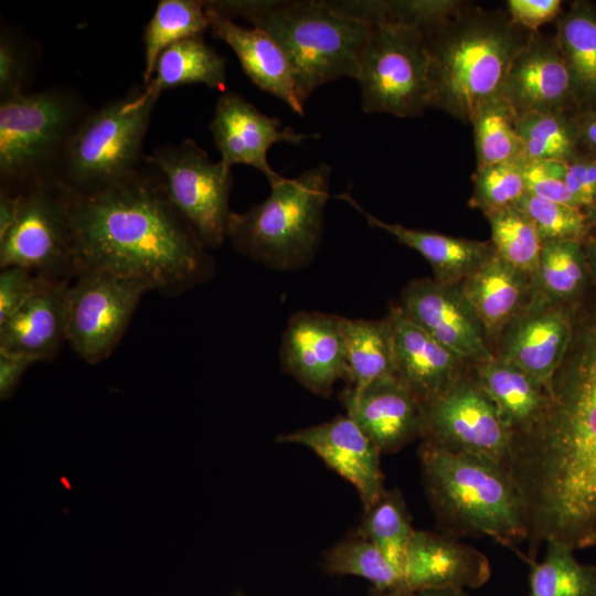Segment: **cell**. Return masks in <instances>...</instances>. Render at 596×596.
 <instances>
[{"instance_id": "1", "label": "cell", "mask_w": 596, "mask_h": 596, "mask_svg": "<svg viewBox=\"0 0 596 596\" xmlns=\"http://www.w3.org/2000/svg\"><path fill=\"white\" fill-rule=\"evenodd\" d=\"M568 351L544 416L513 440L510 470L526 501L531 542L576 549L596 529V318Z\"/></svg>"}, {"instance_id": "2", "label": "cell", "mask_w": 596, "mask_h": 596, "mask_svg": "<svg viewBox=\"0 0 596 596\" xmlns=\"http://www.w3.org/2000/svg\"><path fill=\"white\" fill-rule=\"evenodd\" d=\"M58 185L77 274L136 278L166 296L180 295L213 276V257L170 202L159 173L138 168L88 193Z\"/></svg>"}, {"instance_id": "3", "label": "cell", "mask_w": 596, "mask_h": 596, "mask_svg": "<svg viewBox=\"0 0 596 596\" xmlns=\"http://www.w3.org/2000/svg\"><path fill=\"white\" fill-rule=\"evenodd\" d=\"M531 33L514 23L507 10L465 2L445 24L425 35L432 107L469 123L482 104L501 94Z\"/></svg>"}, {"instance_id": "4", "label": "cell", "mask_w": 596, "mask_h": 596, "mask_svg": "<svg viewBox=\"0 0 596 596\" xmlns=\"http://www.w3.org/2000/svg\"><path fill=\"white\" fill-rule=\"evenodd\" d=\"M419 459L426 491L444 533L489 536L517 552V544L528 541L526 501L508 467L427 440L419 448Z\"/></svg>"}, {"instance_id": "5", "label": "cell", "mask_w": 596, "mask_h": 596, "mask_svg": "<svg viewBox=\"0 0 596 596\" xmlns=\"http://www.w3.org/2000/svg\"><path fill=\"white\" fill-rule=\"evenodd\" d=\"M205 8L231 20L243 18L268 33L292 64L304 105L321 85L341 77L356 79L372 29L326 1H205Z\"/></svg>"}, {"instance_id": "6", "label": "cell", "mask_w": 596, "mask_h": 596, "mask_svg": "<svg viewBox=\"0 0 596 596\" xmlns=\"http://www.w3.org/2000/svg\"><path fill=\"white\" fill-rule=\"evenodd\" d=\"M330 173L320 163L296 178L283 177L263 202L232 212L227 240L238 253L272 269L307 266L320 243Z\"/></svg>"}, {"instance_id": "7", "label": "cell", "mask_w": 596, "mask_h": 596, "mask_svg": "<svg viewBox=\"0 0 596 596\" xmlns=\"http://www.w3.org/2000/svg\"><path fill=\"white\" fill-rule=\"evenodd\" d=\"M91 110L67 87L0 99V190L21 192L56 181L68 145Z\"/></svg>"}, {"instance_id": "8", "label": "cell", "mask_w": 596, "mask_h": 596, "mask_svg": "<svg viewBox=\"0 0 596 596\" xmlns=\"http://www.w3.org/2000/svg\"><path fill=\"white\" fill-rule=\"evenodd\" d=\"M134 86L91 113L73 136L57 182L75 192L100 190L140 168L141 149L157 102L139 100Z\"/></svg>"}, {"instance_id": "9", "label": "cell", "mask_w": 596, "mask_h": 596, "mask_svg": "<svg viewBox=\"0 0 596 596\" xmlns=\"http://www.w3.org/2000/svg\"><path fill=\"white\" fill-rule=\"evenodd\" d=\"M356 81L364 113L402 118L432 107L430 55L423 32L383 24L371 29Z\"/></svg>"}, {"instance_id": "10", "label": "cell", "mask_w": 596, "mask_h": 596, "mask_svg": "<svg viewBox=\"0 0 596 596\" xmlns=\"http://www.w3.org/2000/svg\"><path fill=\"white\" fill-rule=\"evenodd\" d=\"M143 161L159 172L164 191L206 248L227 240L231 169L213 161L194 140L156 148Z\"/></svg>"}, {"instance_id": "11", "label": "cell", "mask_w": 596, "mask_h": 596, "mask_svg": "<svg viewBox=\"0 0 596 596\" xmlns=\"http://www.w3.org/2000/svg\"><path fill=\"white\" fill-rule=\"evenodd\" d=\"M150 286L107 272H82L67 294L66 340L87 363L111 354Z\"/></svg>"}, {"instance_id": "12", "label": "cell", "mask_w": 596, "mask_h": 596, "mask_svg": "<svg viewBox=\"0 0 596 596\" xmlns=\"http://www.w3.org/2000/svg\"><path fill=\"white\" fill-rule=\"evenodd\" d=\"M19 214L0 237V268L19 266L53 280L77 275L73 238L57 181L21 192Z\"/></svg>"}, {"instance_id": "13", "label": "cell", "mask_w": 596, "mask_h": 596, "mask_svg": "<svg viewBox=\"0 0 596 596\" xmlns=\"http://www.w3.org/2000/svg\"><path fill=\"white\" fill-rule=\"evenodd\" d=\"M423 439L456 453L486 457L509 468L513 434L498 406L477 382L464 374L424 403Z\"/></svg>"}, {"instance_id": "14", "label": "cell", "mask_w": 596, "mask_h": 596, "mask_svg": "<svg viewBox=\"0 0 596 596\" xmlns=\"http://www.w3.org/2000/svg\"><path fill=\"white\" fill-rule=\"evenodd\" d=\"M283 370L311 393L328 397L338 381L347 376L342 316L320 311H298L281 338Z\"/></svg>"}, {"instance_id": "15", "label": "cell", "mask_w": 596, "mask_h": 596, "mask_svg": "<svg viewBox=\"0 0 596 596\" xmlns=\"http://www.w3.org/2000/svg\"><path fill=\"white\" fill-rule=\"evenodd\" d=\"M209 128L225 167L251 166L266 177L269 185L283 178L267 160L272 146L280 141L301 145L319 136L284 126L279 118L265 115L236 92L219 96Z\"/></svg>"}, {"instance_id": "16", "label": "cell", "mask_w": 596, "mask_h": 596, "mask_svg": "<svg viewBox=\"0 0 596 596\" xmlns=\"http://www.w3.org/2000/svg\"><path fill=\"white\" fill-rule=\"evenodd\" d=\"M400 306L413 321L464 361L470 359L479 363L493 356L486 344L487 332L460 284L415 279L403 289Z\"/></svg>"}, {"instance_id": "17", "label": "cell", "mask_w": 596, "mask_h": 596, "mask_svg": "<svg viewBox=\"0 0 596 596\" xmlns=\"http://www.w3.org/2000/svg\"><path fill=\"white\" fill-rule=\"evenodd\" d=\"M499 356L525 371L550 393L573 340L564 304L535 292L531 302L502 330Z\"/></svg>"}, {"instance_id": "18", "label": "cell", "mask_w": 596, "mask_h": 596, "mask_svg": "<svg viewBox=\"0 0 596 596\" xmlns=\"http://www.w3.org/2000/svg\"><path fill=\"white\" fill-rule=\"evenodd\" d=\"M340 401L381 453H395L424 436V404L400 375L362 389L347 386Z\"/></svg>"}, {"instance_id": "19", "label": "cell", "mask_w": 596, "mask_h": 596, "mask_svg": "<svg viewBox=\"0 0 596 596\" xmlns=\"http://www.w3.org/2000/svg\"><path fill=\"white\" fill-rule=\"evenodd\" d=\"M501 95L518 116L579 110L555 35L531 33L511 64Z\"/></svg>"}, {"instance_id": "20", "label": "cell", "mask_w": 596, "mask_h": 596, "mask_svg": "<svg viewBox=\"0 0 596 596\" xmlns=\"http://www.w3.org/2000/svg\"><path fill=\"white\" fill-rule=\"evenodd\" d=\"M279 443L311 449L356 489L364 510L385 491L381 450L347 414L278 436Z\"/></svg>"}, {"instance_id": "21", "label": "cell", "mask_w": 596, "mask_h": 596, "mask_svg": "<svg viewBox=\"0 0 596 596\" xmlns=\"http://www.w3.org/2000/svg\"><path fill=\"white\" fill-rule=\"evenodd\" d=\"M491 576L487 556L446 533L415 530L407 544L404 592L477 588Z\"/></svg>"}, {"instance_id": "22", "label": "cell", "mask_w": 596, "mask_h": 596, "mask_svg": "<svg viewBox=\"0 0 596 596\" xmlns=\"http://www.w3.org/2000/svg\"><path fill=\"white\" fill-rule=\"evenodd\" d=\"M205 10L209 30L233 50L249 79L302 116L305 105L298 94L292 64L284 49L262 29L245 28L207 8Z\"/></svg>"}, {"instance_id": "23", "label": "cell", "mask_w": 596, "mask_h": 596, "mask_svg": "<svg viewBox=\"0 0 596 596\" xmlns=\"http://www.w3.org/2000/svg\"><path fill=\"white\" fill-rule=\"evenodd\" d=\"M391 320L398 375L424 403L462 375L464 360L439 343L401 308L392 306Z\"/></svg>"}, {"instance_id": "24", "label": "cell", "mask_w": 596, "mask_h": 596, "mask_svg": "<svg viewBox=\"0 0 596 596\" xmlns=\"http://www.w3.org/2000/svg\"><path fill=\"white\" fill-rule=\"evenodd\" d=\"M70 280L53 281L0 324V351L51 361L66 340Z\"/></svg>"}, {"instance_id": "25", "label": "cell", "mask_w": 596, "mask_h": 596, "mask_svg": "<svg viewBox=\"0 0 596 596\" xmlns=\"http://www.w3.org/2000/svg\"><path fill=\"white\" fill-rule=\"evenodd\" d=\"M460 286L487 336L502 331L536 292L533 278L505 262L494 248Z\"/></svg>"}, {"instance_id": "26", "label": "cell", "mask_w": 596, "mask_h": 596, "mask_svg": "<svg viewBox=\"0 0 596 596\" xmlns=\"http://www.w3.org/2000/svg\"><path fill=\"white\" fill-rule=\"evenodd\" d=\"M360 212L368 224L393 235L401 244L418 252L433 268L435 279L445 284H460L491 254L490 242H479L436 232L387 223L366 212L350 193L337 194Z\"/></svg>"}, {"instance_id": "27", "label": "cell", "mask_w": 596, "mask_h": 596, "mask_svg": "<svg viewBox=\"0 0 596 596\" xmlns=\"http://www.w3.org/2000/svg\"><path fill=\"white\" fill-rule=\"evenodd\" d=\"M476 380L498 406L513 438L534 428L549 407L551 393L525 371L498 356L476 363Z\"/></svg>"}, {"instance_id": "28", "label": "cell", "mask_w": 596, "mask_h": 596, "mask_svg": "<svg viewBox=\"0 0 596 596\" xmlns=\"http://www.w3.org/2000/svg\"><path fill=\"white\" fill-rule=\"evenodd\" d=\"M190 84L222 92L226 87V60L203 38H188L168 46L159 55L150 81L142 85L139 100L158 102L163 91Z\"/></svg>"}, {"instance_id": "29", "label": "cell", "mask_w": 596, "mask_h": 596, "mask_svg": "<svg viewBox=\"0 0 596 596\" xmlns=\"http://www.w3.org/2000/svg\"><path fill=\"white\" fill-rule=\"evenodd\" d=\"M556 42L570 73L578 109L596 107V10L572 3L557 20Z\"/></svg>"}, {"instance_id": "30", "label": "cell", "mask_w": 596, "mask_h": 596, "mask_svg": "<svg viewBox=\"0 0 596 596\" xmlns=\"http://www.w3.org/2000/svg\"><path fill=\"white\" fill-rule=\"evenodd\" d=\"M348 387L362 389L398 375L390 317L380 320L342 317Z\"/></svg>"}, {"instance_id": "31", "label": "cell", "mask_w": 596, "mask_h": 596, "mask_svg": "<svg viewBox=\"0 0 596 596\" xmlns=\"http://www.w3.org/2000/svg\"><path fill=\"white\" fill-rule=\"evenodd\" d=\"M465 2L457 0L327 1L334 11L371 28L392 24L416 29L425 35L445 24Z\"/></svg>"}, {"instance_id": "32", "label": "cell", "mask_w": 596, "mask_h": 596, "mask_svg": "<svg viewBox=\"0 0 596 596\" xmlns=\"http://www.w3.org/2000/svg\"><path fill=\"white\" fill-rule=\"evenodd\" d=\"M210 28L205 1L160 0L143 31L146 85L159 55L170 45L188 38H202Z\"/></svg>"}, {"instance_id": "33", "label": "cell", "mask_w": 596, "mask_h": 596, "mask_svg": "<svg viewBox=\"0 0 596 596\" xmlns=\"http://www.w3.org/2000/svg\"><path fill=\"white\" fill-rule=\"evenodd\" d=\"M477 168L500 162H525L518 132V114L498 95L471 116Z\"/></svg>"}, {"instance_id": "34", "label": "cell", "mask_w": 596, "mask_h": 596, "mask_svg": "<svg viewBox=\"0 0 596 596\" xmlns=\"http://www.w3.org/2000/svg\"><path fill=\"white\" fill-rule=\"evenodd\" d=\"M542 562L530 563V596H596V566L579 563L574 547L546 542Z\"/></svg>"}, {"instance_id": "35", "label": "cell", "mask_w": 596, "mask_h": 596, "mask_svg": "<svg viewBox=\"0 0 596 596\" xmlns=\"http://www.w3.org/2000/svg\"><path fill=\"white\" fill-rule=\"evenodd\" d=\"M575 114L533 111L518 116L524 161H567L579 153Z\"/></svg>"}, {"instance_id": "36", "label": "cell", "mask_w": 596, "mask_h": 596, "mask_svg": "<svg viewBox=\"0 0 596 596\" xmlns=\"http://www.w3.org/2000/svg\"><path fill=\"white\" fill-rule=\"evenodd\" d=\"M587 269L582 242L544 243L533 277L535 291L550 301L565 304L581 292Z\"/></svg>"}, {"instance_id": "37", "label": "cell", "mask_w": 596, "mask_h": 596, "mask_svg": "<svg viewBox=\"0 0 596 596\" xmlns=\"http://www.w3.org/2000/svg\"><path fill=\"white\" fill-rule=\"evenodd\" d=\"M323 567L329 574L362 577L379 590L404 592L401 572L372 542L356 532L324 553Z\"/></svg>"}, {"instance_id": "38", "label": "cell", "mask_w": 596, "mask_h": 596, "mask_svg": "<svg viewBox=\"0 0 596 596\" xmlns=\"http://www.w3.org/2000/svg\"><path fill=\"white\" fill-rule=\"evenodd\" d=\"M414 531L402 493L397 489H385L381 497L364 510L356 533L372 542L403 576L405 553Z\"/></svg>"}, {"instance_id": "39", "label": "cell", "mask_w": 596, "mask_h": 596, "mask_svg": "<svg viewBox=\"0 0 596 596\" xmlns=\"http://www.w3.org/2000/svg\"><path fill=\"white\" fill-rule=\"evenodd\" d=\"M491 231L494 251L509 264L534 277L542 241L532 221L517 205L485 214Z\"/></svg>"}, {"instance_id": "40", "label": "cell", "mask_w": 596, "mask_h": 596, "mask_svg": "<svg viewBox=\"0 0 596 596\" xmlns=\"http://www.w3.org/2000/svg\"><path fill=\"white\" fill-rule=\"evenodd\" d=\"M515 205L532 221L542 243L584 242L590 224L582 207L525 193Z\"/></svg>"}, {"instance_id": "41", "label": "cell", "mask_w": 596, "mask_h": 596, "mask_svg": "<svg viewBox=\"0 0 596 596\" xmlns=\"http://www.w3.org/2000/svg\"><path fill=\"white\" fill-rule=\"evenodd\" d=\"M469 205L489 212L515 205L526 193L522 162H500L476 169Z\"/></svg>"}, {"instance_id": "42", "label": "cell", "mask_w": 596, "mask_h": 596, "mask_svg": "<svg viewBox=\"0 0 596 596\" xmlns=\"http://www.w3.org/2000/svg\"><path fill=\"white\" fill-rule=\"evenodd\" d=\"M29 44L12 29L0 32V99L25 93L33 62Z\"/></svg>"}, {"instance_id": "43", "label": "cell", "mask_w": 596, "mask_h": 596, "mask_svg": "<svg viewBox=\"0 0 596 596\" xmlns=\"http://www.w3.org/2000/svg\"><path fill=\"white\" fill-rule=\"evenodd\" d=\"M53 281L32 269L9 266L0 268V324L23 304Z\"/></svg>"}, {"instance_id": "44", "label": "cell", "mask_w": 596, "mask_h": 596, "mask_svg": "<svg viewBox=\"0 0 596 596\" xmlns=\"http://www.w3.org/2000/svg\"><path fill=\"white\" fill-rule=\"evenodd\" d=\"M565 161H525L523 175L526 193L581 207L564 181Z\"/></svg>"}, {"instance_id": "45", "label": "cell", "mask_w": 596, "mask_h": 596, "mask_svg": "<svg viewBox=\"0 0 596 596\" xmlns=\"http://www.w3.org/2000/svg\"><path fill=\"white\" fill-rule=\"evenodd\" d=\"M564 181L582 209L596 199V155L577 153L565 161Z\"/></svg>"}, {"instance_id": "46", "label": "cell", "mask_w": 596, "mask_h": 596, "mask_svg": "<svg viewBox=\"0 0 596 596\" xmlns=\"http://www.w3.org/2000/svg\"><path fill=\"white\" fill-rule=\"evenodd\" d=\"M505 6L511 20L532 32L556 19L562 10L561 0H508Z\"/></svg>"}, {"instance_id": "47", "label": "cell", "mask_w": 596, "mask_h": 596, "mask_svg": "<svg viewBox=\"0 0 596 596\" xmlns=\"http://www.w3.org/2000/svg\"><path fill=\"white\" fill-rule=\"evenodd\" d=\"M36 363L33 359L0 351V400L7 401L14 394L25 371Z\"/></svg>"}, {"instance_id": "48", "label": "cell", "mask_w": 596, "mask_h": 596, "mask_svg": "<svg viewBox=\"0 0 596 596\" xmlns=\"http://www.w3.org/2000/svg\"><path fill=\"white\" fill-rule=\"evenodd\" d=\"M579 145L596 155V107L581 109L575 114Z\"/></svg>"}, {"instance_id": "49", "label": "cell", "mask_w": 596, "mask_h": 596, "mask_svg": "<svg viewBox=\"0 0 596 596\" xmlns=\"http://www.w3.org/2000/svg\"><path fill=\"white\" fill-rule=\"evenodd\" d=\"M21 205V193L0 190V237L14 223Z\"/></svg>"}, {"instance_id": "50", "label": "cell", "mask_w": 596, "mask_h": 596, "mask_svg": "<svg viewBox=\"0 0 596 596\" xmlns=\"http://www.w3.org/2000/svg\"><path fill=\"white\" fill-rule=\"evenodd\" d=\"M368 596H470L460 588H427L415 592H387L373 588Z\"/></svg>"}, {"instance_id": "51", "label": "cell", "mask_w": 596, "mask_h": 596, "mask_svg": "<svg viewBox=\"0 0 596 596\" xmlns=\"http://www.w3.org/2000/svg\"><path fill=\"white\" fill-rule=\"evenodd\" d=\"M584 248L587 268L596 280V234L586 241Z\"/></svg>"}, {"instance_id": "52", "label": "cell", "mask_w": 596, "mask_h": 596, "mask_svg": "<svg viewBox=\"0 0 596 596\" xmlns=\"http://www.w3.org/2000/svg\"><path fill=\"white\" fill-rule=\"evenodd\" d=\"M596 546V529L583 536L576 544V549Z\"/></svg>"}, {"instance_id": "53", "label": "cell", "mask_w": 596, "mask_h": 596, "mask_svg": "<svg viewBox=\"0 0 596 596\" xmlns=\"http://www.w3.org/2000/svg\"><path fill=\"white\" fill-rule=\"evenodd\" d=\"M590 227L596 228V199L585 209Z\"/></svg>"}, {"instance_id": "54", "label": "cell", "mask_w": 596, "mask_h": 596, "mask_svg": "<svg viewBox=\"0 0 596 596\" xmlns=\"http://www.w3.org/2000/svg\"><path fill=\"white\" fill-rule=\"evenodd\" d=\"M234 596H245V595L237 592V593L234 594Z\"/></svg>"}]
</instances>
